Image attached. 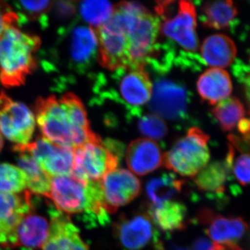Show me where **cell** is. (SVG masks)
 <instances>
[{
	"mask_svg": "<svg viewBox=\"0 0 250 250\" xmlns=\"http://www.w3.org/2000/svg\"><path fill=\"white\" fill-rule=\"evenodd\" d=\"M51 227L42 250H90L68 215L50 207Z\"/></svg>",
	"mask_w": 250,
	"mask_h": 250,
	"instance_id": "17",
	"label": "cell"
},
{
	"mask_svg": "<svg viewBox=\"0 0 250 250\" xmlns=\"http://www.w3.org/2000/svg\"><path fill=\"white\" fill-rule=\"evenodd\" d=\"M118 92L125 103L131 106H141L152 96L153 85L144 67L118 69Z\"/></svg>",
	"mask_w": 250,
	"mask_h": 250,
	"instance_id": "18",
	"label": "cell"
},
{
	"mask_svg": "<svg viewBox=\"0 0 250 250\" xmlns=\"http://www.w3.org/2000/svg\"><path fill=\"white\" fill-rule=\"evenodd\" d=\"M3 146H4V142H3L2 137H1V134H0V152H1V149H2Z\"/></svg>",
	"mask_w": 250,
	"mask_h": 250,
	"instance_id": "39",
	"label": "cell"
},
{
	"mask_svg": "<svg viewBox=\"0 0 250 250\" xmlns=\"http://www.w3.org/2000/svg\"><path fill=\"white\" fill-rule=\"evenodd\" d=\"M78 18L88 23L94 30L106 22L113 14L114 6L107 1H83L77 6Z\"/></svg>",
	"mask_w": 250,
	"mask_h": 250,
	"instance_id": "30",
	"label": "cell"
},
{
	"mask_svg": "<svg viewBox=\"0 0 250 250\" xmlns=\"http://www.w3.org/2000/svg\"><path fill=\"white\" fill-rule=\"evenodd\" d=\"M33 194L0 192V247L11 248L15 230L21 219L30 210Z\"/></svg>",
	"mask_w": 250,
	"mask_h": 250,
	"instance_id": "14",
	"label": "cell"
},
{
	"mask_svg": "<svg viewBox=\"0 0 250 250\" xmlns=\"http://www.w3.org/2000/svg\"><path fill=\"white\" fill-rule=\"evenodd\" d=\"M238 157L235 158L234 148L229 146L226 163L230 172L232 171L233 176L239 184L247 186L250 182V156L248 153L241 152Z\"/></svg>",
	"mask_w": 250,
	"mask_h": 250,
	"instance_id": "32",
	"label": "cell"
},
{
	"mask_svg": "<svg viewBox=\"0 0 250 250\" xmlns=\"http://www.w3.org/2000/svg\"><path fill=\"white\" fill-rule=\"evenodd\" d=\"M0 250H5L4 248H1V247H0Z\"/></svg>",
	"mask_w": 250,
	"mask_h": 250,
	"instance_id": "40",
	"label": "cell"
},
{
	"mask_svg": "<svg viewBox=\"0 0 250 250\" xmlns=\"http://www.w3.org/2000/svg\"><path fill=\"white\" fill-rule=\"evenodd\" d=\"M212 250H243L236 243H226V244H214Z\"/></svg>",
	"mask_w": 250,
	"mask_h": 250,
	"instance_id": "38",
	"label": "cell"
},
{
	"mask_svg": "<svg viewBox=\"0 0 250 250\" xmlns=\"http://www.w3.org/2000/svg\"><path fill=\"white\" fill-rule=\"evenodd\" d=\"M184 182L173 174H163L153 178L146 186V194L152 205L170 201L182 190Z\"/></svg>",
	"mask_w": 250,
	"mask_h": 250,
	"instance_id": "26",
	"label": "cell"
},
{
	"mask_svg": "<svg viewBox=\"0 0 250 250\" xmlns=\"http://www.w3.org/2000/svg\"></svg>",
	"mask_w": 250,
	"mask_h": 250,
	"instance_id": "41",
	"label": "cell"
},
{
	"mask_svg": "<svg viewBox=\"0 0 250 250\" xmlns=\"http://www.w3.org/2000/svg\"><path fill=\"white\" fill-rule=\"evenodd\" d=\"M104 198L109 214L129 204L141 193V181L131 171L115 169L100 180Z\"/></svg>",
	"mask_w": 250,
	"mask_h": 250,
	"instance_id": "11",
	"label": "cell"
},
{
	"mask_svg": "<svg viewBox=\"0 0 250 250\" xmlns=\"http://www.w3.org/2000/svg\"><path fill=\"white\" fill-rule=\"evenodd\" d=\"M202 10L204 25L218 30L229 27L238 14L236 5L230 0L208 1Z\"/></svg>",
	"mask_w": 250,
	"mask_h": 250,
	"instance_id": "25",
	"label": "cell"
},
{
	"mask_svg": "<svg viewBox=\"0 0 250 250\" xmlns=\"http://www.w3.org/2000/svg\"><path fill=\"white\" fill-rule=\"evenodd\" d=\"M14 151L18 153V166L27 177V187L29 192L47 197L50 191L52 177L42 170L24 146H15Z\"/></svg>",
	"mask_w": 250,
	"mask_h": 250,
	"instance_id": "22",
	"label": "cell"
},
{
	"mask_svg": "<svg viewBox=\"0 0 250 250\" xmlns=\"http://www.w3.org/2000/svg\"><path fill=\"white\" fill-rule=\"evenodd\" d=\"M24 147L35 159L42 170L50 177L71 175L74 151L70 147L54 144L44 137H39Z\"/></svg>",
	"mask_w": 250,
	"mask_h": 250,
	"instance_id": "10",
	"label": "cell"
},
{
	"mask_svg": "<svg viewBox=\"0 0 250 250\" xmlns=\"http://www.w3.org/2000/svg\"><path fill=\"white\" fill-rule=\"evenodd\" d=\"M208 135L197 127L189 129L163 157L169 170L185 177H195L208 165L210 159Z\"/></svg>",
	"mask_w": 250,
	"mask_h": 250,
	"instance_id": "7",
	"label": "cell"
},
{
	"mask_svg": "<svg viewBox=\"0 0 250 250\" xmlns=\"http://www.w3.org/2000/svg\"><path fill=\"white\" fill-rule=\"evenodd\" d=\"M57 36L53 47L42 55V67L51 72L67 70L72 76L88 72L98 57V39L93 28L81 24L77 18L59 28Z\"/></svg>",
	"mask_w": 250,
	"mask_h": 250,
	"instance_id": "3",
	"label": "cell"
},
{
	"mask_svg": "<svg viewBox=\"0 0 250 250\" xmlns=\"http://www.w3.org/2000/svg\"><path fill=\"white\" fill-rule=\"evenodd\" d=\"M35 117L24 104L13 102L0 114V133L16 146L30 143L35 130Z\"/></svg>",
	"mask_w": 250,
	"mask_h": 250,
	"instance_id": "16",
	"label": "cell"
},
{
	"mask_svg": "<svg viewBox=\"0 0 250 250\" xmlns=\"http://www.w3.org/2000/svg\"><path fill=\"white\" fill-rule=\"evenodd\" d=\"M117 6L127 27L131 68L144 67L155 53L160 21L139 3L123 1Z\"/></svg>",
	"mask_w": 250,
	"mask_h": 250,
	"instance_id": "5",
	"label": "cell"
},
{
	"mask_svg": "<svg viewBox=\"0 0 250 250\" xmlns=\"http://www.w3.org/2000/svg\"><path fill=\"white\" fill-rule=\"evenodd\" d=\"M52 1H18L13 2L22 27L28 21H36L41 27L47 28L49 24L48 13L52 7Z\"/></svg>",
	"mask_w": 250,
	"mask_h": 250,
	"instance_id": "29",
	"label": "cell"
},
{
	"mask_svg": "<svg viewBox=\"0 0 250 250\" xmlns=\"http://www.w3.org/2000/svg\"><path fill=\"white\" fill-rule=\"evenodd\" d=\"M229 172L225 161L212 163L195 176V182L202 191L223 193Z\"/></svg>",
	"mask_w": 250,
	"mask_h": 250,
	"instance_id": "27",
	"label": "cell"
},
{
	"mask_svg": "<svg viewBox=\"0 0 250 250\" xmlns=\"http://www.w3.org/2000/svg\"><path fill=\"white\" fill-rule=\"evenodd\" d=\"M163 157L164 154L155 141L140 139L128 146L126 161L131 172L143 176L159 168L163 164Z\"/></svg>",
	"mask_w": 250,
	"mask_h": 250,
	"instance_id": "20",
	"label": "cell"
},
{
	"mask_svg": "<svg viewBox=\"0 0 250 250\" xmlns=\"http://www.w3.org/2000/svg\"><path fill=\"white\" fill-rule=\"evenodd\" d=\"M156 13L162 18L163 34L182 46L185 50L195 52L199 42L196 33V11L191 1H158Z\"/></svg>",
	"mask_w": 250,
	"mask_h": 250,
	"instance_id": "8",
	"label": "cell"
},
{
	"mask_svg": "<svg viewBox=\"0 0 250 250\" xmlns=\"http://www.w3.org/2000/svg\"><path fill=\"white\" fill-rule=\"evenodd\" d=\"M147 215H123L113 225V234L125 250H142L156 241V230Z\"/></svg>",
	"mask_w": 250,
	"mask_h": 250,
	"instance_id": "13",
	"label": "cell"
},
{
	"mask_svg": "<svg viewBox=\"0 0 250 250\" xmlns=\"http://www.w3.org/2000/svg\"><path fill=\"white\" fill-rule=\"evenodd\" d=\"M19 27L9 24L0 37V80L6 88L23 84L37 65L34 54L40 47V39Z\"/></svg>",
	"mask_w": 250,
	"mask_h": 250,
	"instance_id": "4",
	"label": "cell"
},
{
	"mask_svg": "<svg viewBox=\"0 0 250 250\" xmlns=\"http://www.w3.org/2000/svg\"><path fill=\"white\" fill-rule=\"evenodd\" d=\"M98 42V61L109 70L131 68L127 28L116 5L109 19L95 29Z\"/></svg>",
	"mask_w": 250,
	"mask_h": 250,
	"instance_id": "6",
	"label": "cell"
},
{
	"mask_svg": "<svg viewBox=\"0 0 250 250\" xmlns=\"http://www.w3.org/2000/svg\"><path fill=\"white\" fill-rule=\"evenodd\" d=\"M213 245L205 238L199 239L193 246V250H212Z\"/></svg>",
	"mask_w": 250,
	"mask_h": 250,
	"instance_id": "36",
	"label": "cell"
},
{
	"mask_svg": "<svg viewBox=\"0 0 250 250\" xmlns=\"http://www.w3.org/2000/svg\"><path fill=\"white\" fill-rule=\"evenodd\" d=\"M224 131H231L244 118L246 111L243 104L235 98L225 99L212 110Z\"/></svg>",
	"mask_w": 250,
	"mask_h": 250,
	"instance_id": "28",
	"label": "cell"
},
{
	"mask_svg": "<svg viewBox=\"0 0 250 250\" xmlns=\"http://www.w3.org/2000/svg\"><path fill=\"white\" fill-rule=\"evenodd\" d=\"M233 41L223 34H215L207 38L202 43V58L212 67L221 68L231 65L236 56Z\"/></svg>",
	"mask_w": 250,
	"mask_h": 250,
	"instance_id": "23",
	"label": "cell"
},
{
	"mask_svg": "<svg viewBox=\"0 0 250 250\" xmlns=\"http://www.w3.org/2000/svg\"><path fill=\"white\" fill-rule=\"evenodd\" d=\"M72 175L83 181H100L118 167L119 153L111 141L101 138L75 148Z\"/></svg>",
	"mask_w": 250,
	"mask_h": 250,
	"instance_id": "9",
	"label": "cell"
},
{
	"mask_svg": "<svg viewBox=\"0 0 250 250\" xmlns=\"http://www.w3.org/2000/svg\"><path fill=\"white\" fill-rule=\"evenodd\" d=\"M187 209L181 202L167 201L152 205L149 215L153 223L166 231L182 229L187 224Z\"/></svg>",
	"mask_w": 250,
	"mask_h": 250,
	"instance_id": "24",
	"label": "cell"
},
{
	"mask_svg": "<svg viewBox=\"0 0 250 250\" xmlns=\"http://www.w3.org/2000/svg\"><path fill=\"white\" fill-rule=\"evenodd\" d=\"M139 130L141 134L150 140H160L167 132V126L161 117L154 114L146 115L140 119Z\"/></svg>",
	"mask_w": 250,
	"mask_h": 250,
	"instance_id": "33",
	"label": "cell"
},
{
	"mask_svg": "<svg viewBox=\"0 0 250 250\" xmlns=\"http://www.w3.org/2000/svg\"><path fill=\"white\" fill-rule=\"evenodd\" d=\"M197 218L206 227V232L214 244L235 243L248 231V225L241 218H227L204 209Z\"/></svg>",
	"mask_w": 250,
	"mask_h": 250,
	"instance_id": "19",
	"label": "cell"
},
{
	"mask_svg": "<svg viewBox=\"0 0 250 250\" xmlns=\"http://www.w3.org/2000/svg\"><path fill=\"white\" fill-rule=\"evenodd\" d=\"M50 11L58 22L70 23L76 14L77 6L72 1H53Z\"/></svg>",
	"mask_w": 250,
	"mask_h": 250,
	"instance_id": "34",
	"label": "cell"
},
{
	"mask_svg": "<svg viewBox=\"0 0 250 250\" xmlns=\"http://www.w3.org/2000/svg\"><path fill=\"white\" fill-rule=\"evenodd\" d=\"M19 19L15 11L9 5L4 1H0V37L9 24H18Z\"/></svg>",
	"mask_w": 250,
	"mask_h": 250,
	"instance_id": "35",
	"label": "cell"
},
{
	"mask_svg": "<svg viewBox=\"0 0 250 250\" xmlns=\"http://www.w3.org/2000/svg\"><path fill=\"white\" fill-rule=\"evenodd\" d=\"M149 108L161 118L180 119L187 111V92L182 85L170 80L159 81L152 88Z\"/></svg>",
	"mask_w": 250,
	"mask_h": 250,
	"instance_id": "15",
	"label": "cell"
},
{
	"mask_svg": "<svg viewBox=\"0 0 250 250\" xmlns=\"http://www.w3.org/2000/svg\"><path fill=\"white\" fill-rule=\"evenodd\" d=\"M35 111L43 137L54 144L75 149L100 138L90 129L84 106L75 94L39 98Z\"/></svg>",
	"mask_w": 250,
	"mask_h": 250,
	"instance_id": "1",
	"label": "cell"
},
{
	"mask_svg": "<svg viewBox=\"0 0 250 250\" xmlns=\"http://www.w3.org/2000/svg\"><path fill=\"white\" fill-rule=\"evenodd\" d=\"M47 198L59 211L75 215L87 228L110 222L100 180L83 181L72 174L52 177Z\"/></svg>",
	"mask_w": 250,
	"mask_h": 250,
	"instance_id": "2",
	"label": "cell"
},
{
	"mask_svg": "<svg viewBox=\"0 0 250 250\" xmlns=\"http://www.w3.org/2000/svg\"><path fill=\"white\" fill-rule=\"evenodd\" d=\"M197 86L202 100L210 104L223 101L232 91V83L228 72L217 67L206 70L197 81Z\"/></svg>",
	"mask_w": 250,
	"mask_h": 250,
	"instance_id": "21",
	"label": "cell"
},
{
	"mask_svg": "<svg viewBox=\"0 0 250 250\" xmlns=\"http://www.w3.org/2000/svg\"><path fill=\"white\" fill-rule=\"evenodd\" d=\"M27 188V177L19 167L0 164V192L21 193Z\"/></svg>",
	"mask_w": 250,
	"mask_h": 250,
	"instance_id": "31",
	"label": "cell"
},
{
	"mask_svg": "<svg viewBox=\"0 0 250 250\" xmlns=\"http://www.w3.org/2000/svg\"><path fill=\"white\" fill-rule=\"evenodd\" d=\"M39 200L37 195H33L30 210L22 217L15 230L11 249L20 248L21 250H37L42 248L47 241L50 230L51 216L47 218L41 211H38Z\"/></svg>",
	"mask_w": 250,
	"mask_h": 250,
	"instance_id": "12",
	"label": "cell"
},
{
	"mask_svg": "<svg viewBox=\"0 0 250 250\" xmlns=\"http://www.w3.org/2000/svg\"><path fill=\"white\" fill-rule=\"evenodd\" d=\"M238 129L240 132L245 136V139L248 141L249 140L250 134V123L249 121L246 118H243L240 121L238 125Z\"/></svg>",
	"mask_w": 250,
	"mask_h": 250,
	"instance_id": "37",
	"label": "cell"
}]
</instances>
